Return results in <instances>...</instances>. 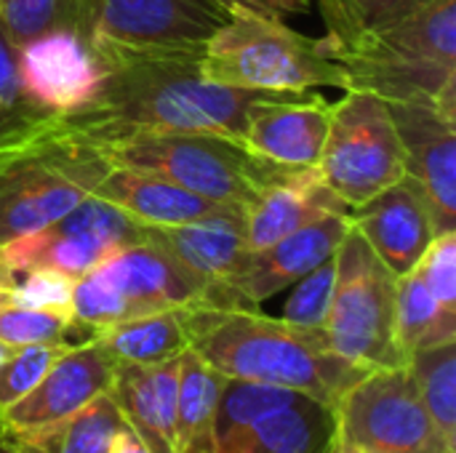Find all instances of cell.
<instances>
[{
  "label": "cell",
  "mask_w": 456,
  "mask_h": 453,
  "mask_svg": "<svg viewBox=\"0 0 456 453\" xmlns=\"http://www.w3.org/2000/svg\"><path fill=\"white\" fill-rule=\"evenodd\" d=\"M334 435V406L302 395L297 403L216 441V453H329Z\"/></svg>",
  "instance_id": "cell-23"
},
{
  "label": "cell",
  "mask_w": 456,
  "mask_h": 453,
  "mask_svg": "<svg viewBox=\"0 0 456 453\" xmlns=\"http://www.w3.org/2000/svg\"><path fill=\"white\" fill-rule=\"evenodd\" d=\"M350 208L318 179L315 168H297L265 187L243 208L246 248L259 251L326 214H347Z\"/></svg>",
  "instance_id": "cell-21"
},
{
  "label": "cell",
  "mask_w": 456,
  "mask_h": 453,
  "mask_svg": "<svg viewBox=\"0 0 456 453\" xmlns=\"http://www.w3.org/2000/svg\"><path fill=\"white\" fill-rule=\"evenodd\" d=\"M334 278H337V267H334V256H331L294 283L297 288L291 291L281 318L286 323H294L302 328L323 331L326 315L331 307V296H334Z\"/></svg>",
  "instance_id": "cell-33"
},
{
  "label": "cell",
  "mask_w": 456,
  "mask_h": 453,
  "mask_svg": "<svg viewBox=\"0 0 456 453\" xmlns=\"http://www.w3.org/2000/svg\"><path fill=\"white\" fill-rule=\"evenodd\" d=\"M310 3H313V0H310Z\"/></svg>",
  "instance_id": "cell-43"
},
{
  "label": "cell",
  "mask_w": 456,
  "mask_h": 453,
  "mask_svg": "<svg viewBox=\"0 0 456 453\" xmlns=\"http://www.w3.org/2000/svg\"><path fill=\"white\" fill-rule=\"evenodd\" d=\"M441 307L456 312V230L438 232L417 264Z\"/></svg>",
  "instance_id": "cell-35"
},
{
  "label": "cell",
  "mask_w": 456,
  "mask_h": 453,
  "mask_svg": "<svg viewBox=\"0 0 456 453\" xmlns=\"http://www.w3.org/2000/svg\"><path fill=\"white\" fill-rule=\"evenodd\" d=\"M88 339L102 344L115 363H134V366L166 363L190 350L187 307L128 318Z\"/></svg>",
  "instance_id": "cell-24"
},
{
  "label": "cell",
  "mask_w": 456,
  "mask_h": 453,
  "mask_svg": "<svg viewBox=\"0 0 456 453\" xmlns=\"http://www.w3.org/2000/svg\"><path fill=\"white\" fill-rule=\"evenodd\" d=\"M395 339L406 363L417 350L456 342V312L438 304L417 267L398 278Z\"/></svg>",
  "instance_id": "cell-27"
},
{
  "label": "cell",
  "mask_w": 456,
  "mask_h": 453,
  "mask_svg": "<svg viewBox=\"0 0 456 453\" xmlns=\"http://www.w3.org/2000/svg\"><path fill=\"white\" fill-rule=\"evenodd\" d=\"M179 358L155 366L118 363L107 390L123 422L144 441L150 453H174Z\"/></svg>",
  "instance_id": "cell-22"
},
{
  "label": "cell",
  "mask_w": 456,
  "mask_h": 453,
  "mask_svg": "<svg viewBox=\"0 0 456 453\" xmlns=\"http://www.w3.org/2000/svg\"><path fill=\"white\" fill-rule=\"evenodd\" d=\"M5 355H8V350H5V347H3V344H0V363H3V360H5Z\"/></svg>",
  "instance_id": "cell-41"
},
{
  "label": "cell",
  "mask_w": 456,
  "mask_h": 453,
  "mask_svg": "<svg viewBox=\"0 0 456 453\" xmlns=\"http://www.w3.org/2000/svg\"><path fill=\"white\" fill-rule=\"evenodd\" d=\"M347 214H326L259 251H248L240 272L211 299L208 307L259 310L262 302L294 286L299 278L337 254L342 238L350 232Z\"/></svg>",
  "instance_id": "cell-13"
},
{
  "label": "cell",
  "mask_w": 456,
  "mask_h": 453,
  "mask_svg": "<svg viewBox=\"0 0 456 453\" xmlns=\"http://www.w3.org/2000/svg\"><path fill=\"white\" fill-rule=\"evenodd\" d=\"M72 331V318L48 310H27L5 304L0 307V344L5 350L27 347V344H45V342H64Z\"/></svg>",
  "instance_id": "cell-34"
},
{
  "label": "cell",
  "mask_w": 456,
  "mask_h": 453,
  "mask_svg": "<svg viewBox=\"0 0 456 453\" xmlns=\"http://www.w3.org/2000/svg\"><path fill=\"white\" fill-rule=\"evenodd\" d=\"M69 347L72 344L64 339V342H45V344H27V347L8 350L5 360L0 363V409L27 395Z\"/></svg>",
  "instance_id": "cell-30"
},
{
  "label": "cell",
  "mask_w": 456,
  "mask_h": 453,
  "mask_svg": "<svg viewBox=\"0 0 456 453\" xmlns=\"http://www.w3.org/2000/svg\"><path fill=\"white\" fill-rule=\"evenodd\" d=\"M227 5H240L273 19H283L289 13H305L310 8V0H222Z\"/></svg>",
  "instance_id": "cell-37"
},
{
  "label": "cell",
  "mask_w": 456,
  "mask_h": 453,
  "mask_svg": "<svg viewBox=\"0 0 456 453\" xmlns=\"http://www.w3.org/2000/svg\"><path fill=\"white\" fill-rule=\"evenodd\" d=\"M144 238L160 246L174 262H179L206 286L203 304H211V299L240 272L248 256L243 211L174 227H144Z\"/></svg>",
  "instance_id": "cell-19"
},
{
  "label": "cell",
  "mask_w": 456,
  "mask_h": 453,
  "mask_svg": "<svg viewBox=\"0 0 456 453\" xmlns=\"http://www.w3.org/2000/svg\"><path fill=\"white\" fill-rule=\"evenodd\" d=\"M329 453H366V451H361L358 446H353V443L342 441L339 435H334V443H331V449H329Z\"/></svg>",
  "instance_id": "cell-39"
},
{
  "label": "cell",
  "mask_w": 456,
  "mask_h": 453,
  "mask_svg": "<svg viewBox=\"0 0 456 453\" xmlns=\"http://www.w3.org/2000/svg\"><path fill=\"white\" fill-rule=\"evenodd\" d=\"M411 176L436 222V232L456 230V125L446 123L430 104L387 101Z\"/></svg>",
  "instance_id": "cell-17"
},
{
  "label": "cell",
  "mask_w": 456,
  "mask_h": 453,
  "mask_svg": "<svg viewBox=\"0 0 456 453\" xmlns=\"http://www.w3.org/2000/svg\"><path fill=\"white\" fill-rule=\"evenodd\" d=\"M107 453H150V449L144 446V441H142L128 425H123V427L115 433V438L110 441Z\"/></svg>",
  "instance_id": "cell-38"
},
{
  "label": "cell",
  "mask_w": 456,
  "mask_h": 453,
  "mask_svg": "<svg viewBox=\"0 0 456 453\" xmlns=\"http://www.w3.org/2000/svg\"><path fill=\"white\" fill-rule=\"evenodd\" d=\"M200 75L216 85L265 93H302L326 85L347 91V72L329 56L326 37H307L283 19L248 8H235L232 19L206 40Z\"/></svg>",
  "instance_id": "cell-5"
},
{
  "label": "cell",
  "mask_w": 456,
  "mask_h": 453,
  "mask_svg": "<svg viewBox=\"0 0 456 453\" xmlns=\"http://www.w3.org/2000/svg\"><path fill=\"white\" fill-rule=\"evenodd\" d=\"M222 382L224 376L206 366L192 350L182 352L174 453H216L214 417Z\"/></svg>",
  "instance_id": "cell-26"
},
{
  "label": "cell",
  "mask_w": 456,
  "mask_h": 453,
  "mask_svg": "<svg viewBox=\"0 0 456 453\" xmlns=\"http://www.w3.org/2000/svg\"><path fill=\"white\" fill-rule=\"evenodd\" d=\"M91 195L115 206L139 227H174L238 211L232 206L195 195L158 174L120 166H110Z\"/></svg>",
  "instance_id": "cell-20"
},
{
  "label": "cell",
  "mask_w": 456,
  "mask_h": 453,
  "mask_svg": "<svg viewBox=\"0 0 456 453\" xmlns=\"http://www.w3.org/2000/svg\"><path fill=\"white\" fill-rule=\"evenodd\" d=\"M315 174L347 208L401 182L406 158L390 104L366 91H345L339 101H331Z\"/></svg>",
  "instance_id": "cell-9"
},
{
  "label": "cell",
  "mask_w": 456,
  "mask_h": 453,
  "mask_svg": "<svg viewBox=\"0 0 456 453\" xmlns=\"http://www.w3.org/2000/svg\"><path fill=\"white\" fill-rule=\"evenodd\" d=\"M19 51L11 43L3 21H0V112L11 109L19 101Z\"/></svg>",
  "instance_id": "cell-36"
},
{
  "label": "cell",
  "mask_w": 456,
  "mask_h": 453,
  "mask_svg": "<svg viewBox=\"0 0 456 453\" xmlns=\"http://www.w3.org/2000/svg\"><path fill=\"white\" fill-rule=\"evenodd\" d=\"M406 366L438 438L456 453V342L417 350Z\"/></svg>",
  "instance_id": "cell-28"
},
{
  "label": "cell",
  "mask_w": 456,
  "mask_h": 453,
  "mask_svg": "<svg viewBox=\"0 0 456 453\" xmlns=\"http://www.w3.org/2000/svg\"><path fill=\"white\" fill-rule=\"evenodd\" d=\"M334 296L323 326L331 350L363 371L406 366L395 339L398 275L353 227L334 254Z\"/></svg>",
  "instance_id": "cell-8"
},
{
  "label": "cell",
  "mask_w": 456,
  "mask_h": 453,
  "mask_svg": "<svg viewBox=\"0 0 456 453\" xmlns=\"http://www.w3.org/2000/svg\"><path fill=\"white\" fill-rule=\"evenodd\" d=\"M350 227L374 248V254L401 278L411 272L433 243L436 222L430 206L411 176L350 208Z\"/></svg>",
  "instance_id": "cell-18"
},
{
  "label": "cell",
  "mask_w": 456,
  "mask_h": 453,
  "mask_svg": "<svg viewBox=\"0 0 456 453\" xmlns=\"http://www.w3.org/2000/svg\"><path fill=\"white\" fill-rule=\"evenodd\" d=\"M102 61L99 91L56 120L88 144L136 133H211L240 142L246 115L265 91L208 83L203 48H126L88 43Z\"/></svg>",
  "instance_id": "cell-1"
},
{
  "label": "cell",
  "mask_w": 456,
  "mask_h": 453,
  "mask_svg": "<svg viewBox=\"0 0 456 453\" xmlns=\"http://www.w3.org/2000/svg\"><path fill=\"white\" fill-rule=\"evenodd\" d=\"M0 21L19 51L51 29H69V0H0Z\"/></svg>",
  "instance_id": "cell-31"
},
{
  "label": "cell",
  "mask_w": 456,
  "mask_h": 453,
  "mask_svg": "<svg viewBox=\"0 0 456 453\" xmlns=\"http://www.w3.org/2000/svg\"><path fill=\"white\" fill-rule=\"evenodd\" d=\"M13 283V278H8L3 270H0V296H3V291H5V286H11Z\"/></svg>",
  "instance_id": "cell-40"
},
{
  "label": "cell",
  "mask_w": 456,
  "mask_h": 453,
  "mask_svg": "<svg viewBox=\"0 0 456 453\" xmlns=\"http://www.w3.org/2000/svg\"><path fill=\"white\" fill-rule=\"evenodd\" d=\"M331 120V101L315 91L267 93L251 104L240 147L289 168H315Z\"/></svg>",
  "instance_id": "cell-16"
},
{
  "label": "cell",
  "mask_w": 456,
  "mask_h": 453,
  "mask_svg": "<svg viewBox=\"0 0 456 453\" xmlns=\"http://www.w3.org/2000/svg\"><path fill=\"white\" fill-rule=\"evenodd\" d=\"M203 302L206 286L144 238L142 243L115 251L75 280L72 328L94 336L128 318Z\"/></svg>",
  "instance_id": "cell-7"
},
{
  "label": "cell",
  "mask_w": 456,
  "mask_h": 453,
  "mask_svg": "<svg viewBox=\"0 0 456 453\" xmlns=\"http://www.w3.org/2000/svg\"><path fill=\"white\" fill-rule=\"evenodd\" d=\"M326 48L345 67L347 91L430 104L456 125V0H430L417 13L347 45L326 37Z\"/></svg>",
  "instance_id": "cell-4"
},
{
  "label": "cell",
  "mask_w": 456,
  "mask_h": 453,
  "mask_svg": "<svg viewBox=\"0 0 456 453\" xmlns=\"http://www.w3.org/2000/svg\"><path fill=\"white\" fill-rule=\"evenodd\" d=\"M123 425L126 422L115 400L110 398V392H102L77 414L56 425L0 441L11 453H107L110 441Z\"/></svg>",
  "instance_id": "cell-25"
},
{
  "label": "cell",
  "mask_w": 456,
  "mask_h": 453,
  "mask_svg": "<svg viewBox=\"0 0 456 453\" xmlns=\"http://www.w3.org/2000/svg\"><path fill=\"white\" fill-rule=\"evenodd\" d=\"M323 21L329 27L326 37L334 45H347L369 32H377L382 27H390L419 8H425L430 0H318Z\"/></svg>",
  "instance_id": "cell-29"
},
{
  "label": "cell",
  "mask_w": 456,
  "mask_h": 453,
  "mask_svg": "<svg viewBox=\"0 0 456 453\" xmlns=\"http://www.w3.org/2000/svg\"><path fill=\"white\" fill-rule=\"evenodd\" d=\"M72 286L75 280L53 272V270H32L13 278L0 296V307H27V310H48L72 318Z\"/></svg>",
  "instance_id": "cell-32"
},
{
  "label": "cell",
  "mask_w": 456,
  "mask_h": 453,
  "mask_svg": "<svg viewBox=\"0 0 456 453\" xmlns=\"http://www.w3.org/2000/svg\"><path fill=\"white\" fill-rule=\"evenodd\" d=\"M0 453H11V451H8V446H5L3 441H0Z\"/></svg>",
  "instance_id": "cell-42"
},
{
  "label": "cell",
  "mask_w": 456,
  "mask_h": 453,
  "mask_svg": "<svg viewBox=\"0 0 456 453\" xmlns=\"http://www.w3.org/2000/svg\"><path fill=\"white\" fill-rule=\"evenodd\" d=\"M115 366L112 355L94 339L72 344L27 395L0 409V438L37 433L77 414L110 390Z\"/></svg>",
  "instance_id": "cell-15"
},
{
  "label": "cell",
  "mask_w": 456,
  "mask_h": 453,
  "mask_svg": "<svg viewBox=\"0 0 456 453\" xmlns=\"http://www.w3.org/2000/svg\"><path fill=\"white\" fill-rule=\"evenodd\" d=\"M110 163L56 115L0 112V246L32 235L91 195Z\"/></svg>",
  "instance_id": "cell-3"
},
{
  "label": "cell",
  "mask_w": 456,
  "mask_h": 453,
  "mask_svg": "<svg viewBox=\"0 0 456 453\" xmlns=\"http://www.w3.org/2000/svg\"><path fill=\"white\" fill-rule=\"evenodd\" d=\"M190 350L224 379L289 387L334 406L366 371L339 358L326 331L243 307H187Z\"/></svg>",
  "instance_id": "cell-2"
},
{
  "label": "cell",
  "mask_w": 456,
  "mask_h": 453,
  "mask_svg": "<svg viewBox=\"0 0 456 453\" xmlns=\"http://www.w3.org/2000/svg\"><path fill=\"white\" fill-rule=\"evenodd\" d=\"M337 435L366 453H452L438 438L409 366L371 368L334 403Z\"/></svg>",
  "instance_id": "cell-10"
},
{
  "label": "cell",
  "mask_w": 456,
  "mask_h": 453,
  "mask_svg": "<svg viewBox=\"0 0 456 453\" xmlns=\"http://www.w3.org/2000/svg\"><path fill=\"white\" fill-rule=\"evenodd\" d=\"M19 101L43 115L83 107L102 83V61L72 29H51L19 48Z\"/></svg>",
  "instance_id": "cell-14"
},
{
  "label": "cell",
  "mask_w": 456,
  "mask_h": 453,
  "mask_svg": "<svg viewBox=\"0 0 456 453\" xmlns=\"http://www.w3.org/2000/svg\"><path fill=\"white\" fill-rule=\"evenodd\" d=\"M235 8L222 0H69V29L86 43L203 48Z\"/></svg>",
  "instance_id": "cell-11"
},
{
  "label": "cell",
  "mask_w": 456,
  "mask_h": 453,
  "mask_svg": "<svg viewBox=\"0 0 456 453\" xmlns=\"http://www.w3.org/2000/svg\"><path fill=\"white\" fill-rule=\"evenodd\" d=\"M94 150L120 168L158 174L195 195L243 211L265 187L297 168L251 155L238 142L211 133H136Z\"/></svg>",
  "instance_id": "cell-6"
},
{
  "label": "cell",
  "mask_w": 456,
  "mask_h": 453,
  "mask_svg": "<svg viewBox=\"0 0 456 453\" xmlns=\"http://www.w3.org/2000/svg\"><path fill=\"white\" fill-rule=\"evenodd\" d=\"M142 240L144 227L115 206L88 195L48 227L0 246V270L8 278L53 270L77 280L115 251Z\"/></svg>",
  "instance_id": "cell-12"
}]
</instances>
